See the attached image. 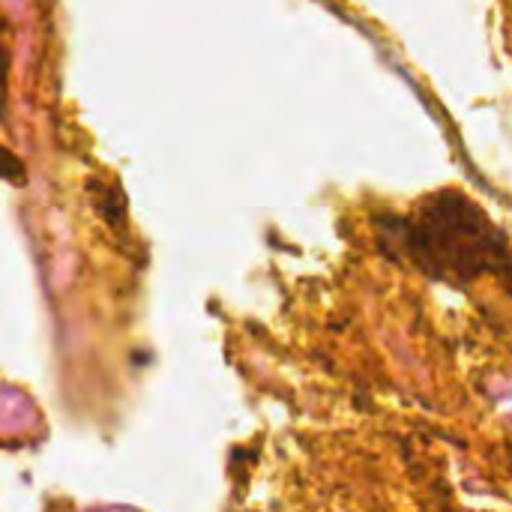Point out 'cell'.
<instances>
[{"instance_id": "obj_1", "label": "cell", "mask_w": 512, "mask_h": 512, "mask_svg": "<svg viewBox=\"0 0 512 512\" xmlns=\"http://www.w3.org/2000/svg\"><path fill=\"white\" fill-rule=\"evenodd\" d=\"M6 72H9V57L0 45V114H3V96H6Z\"/></svg>"}, {"instance_id": "obj_2", "label": "cell", "mask_w": 512, "mask_h": 512, "mask_svg": "<svg viewBox=\"0 0 512 512\" xmlns=\"http://www.w3.org/2000/svg\"><path fill=\"white\" fill-rule=\"evenodd\" d=\"M0 174H18V159L0 150Z\"/></svg>"}]
</instances>
